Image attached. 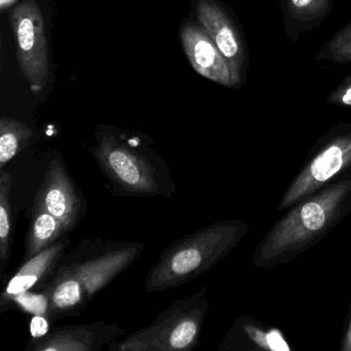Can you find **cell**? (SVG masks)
Masks as SVG:
<instances>
[{
	"label": "cell",
	"instance_id": "cell-9",
	"mask_svg": "<svg viewBox=\"0 0 351 351\" xmlns=\"http://www.w3.org/2000/svg\"><path fill=\"white\" fill-rule=\"evenodd\" d=\"M124 328L104 320L92 324H66L53 326L40 338L30 339L27 351H100L118 340Z\"/></svg>",
	"mask_w": 351,
	"mask_h": 351
},
{
	"label": "cell",
	"instance_id": "cell-20",
	"mask_svg": "<svg viewBox=\"0 0 351 351\" xmlns=\"http://www.w3.org/2000/svg\"><path fill=\"white\" fill-rule=\"evenodd\" d=\"M342 102L346 106H351V87L347 90L346 93L343 95Z\"/></svg>",
	"mask_w": 351,
	"mask_h": 351
},
{
	"label": "cell",
	"instance_id": "cell-8",
	"mask_svg": "<svg viewBox=\"0 0 351 351\" xmlns=\"http://www.w3.org/2000/svg\"><path fill=\"white\" fill-rule=\"evenodd\" d=\"M34 202L44 206L62 223L67 233L75 231L87 211V200L63 163L53 159Z\"/></svg>",
	"mask_w": 351,
	"mask_h": 351
},
{
	"label": "cell",
	"instance_id": "cell-3",
	"mask_svg": "<svg viewBox=\"0 0 351 351\" xmlns=\"http://www.w3.org/2000/svg\"><path fill=\"white\" fill-rule=\"evenodd\" d=\"M245 231L246 226L241 221L229 219L178 238L149 269L145 291H168L198 278L223 261Z\"/></svg>",
	"mask_w": 351,
	"mask_h": 351
},
{
	"label": "cell",
	"instance_id": "cell-14",
	"mask_svg": "<svg viewBox=\"0 0 351 351\" xmlns=\"http://www.w3.org/2000/svg\"><path fill=\"white\" fill-rule=\"evenodd\" d=\"M13 178L5 169H0V269L5 270L10 262L13 246L14 223L11 191Z\"/></svg>",
	"mask_w": 351,
	"mask_h": 351
},
{
	"label": "cell",
	"instance_id": "cell-6",
	"mask_svg": "<svg viewBox=\"0 0 351 351\" xmlns=\"http://www.w3.org/2000/svg\"><path fill=\"white\" fill-rule=\"evenodd\" d=\"M18 64L30 90L38 95L48 84L50 57L44 17L36 0H22L11 13Z\"/></svg>",
	"mask_w": 351,
	"mask_h": 351
},
{
	"label": "cell",
	"instance_id": "cell-2",
	"mask_svg": "<svg viewBox=\"0 0 351 351\" xmlns=\"http://www.w3.org/2000/svg\"><path fill=\"white\" fill-rule=\"evenodd\" d=\"M351 208V178L328 184L295 204L258 244L254 261L275 265L309 247Z\"/></svg>",
	"mask_w": 351,
	"mask_h": 351
},
{
	"label": "cell",
	"instance_id": "cell-13",
	"mask_svg": "<svg viewBox=\"0 0 351 351\" xmlns=\"http://www.w3.org/2000/svg\"><path fill=\"white\" fill-rule=\"evenodd\" d=\"M61 221L44 206L34 202L22 262L30 260L67 236Z\"/></svg>",
	"mask_w": 351,
	"mask_h": 351
},
{
	"label": "cell",
	"instance_id": "cell-17",
	"mask_svg": "<svg viewBox=\"0 0 351 351\" xmlns=\"http://www.w3.org/2000/svg\"><path fill=\"white\" fill-rule=\"evenodd\" d=\"M53 324L46 316L34 315L30 322V332L32 338L36 339L46 336L51 330Z\"/></svg>",
	"mask_w": 351,
	"mask_h": 351
},
{
	"label": "cell",
	"instance_id": "cell-5",
	"mask_svg": "<svg viewBox=\"0 0 351 351\" xmlns=\"http://www.w3.org/2000/svg\"><path fill=\"white\" fill-rule=\"evenodd\" d=\"M145 252L141 242H117L104 238L82 240L61 258L56 270L67 275L88 303L126 271Z\"/></svg>",
	"mask_w": 351,
	"mask_h": 351
},
{
	"label": "cell",
	"instance_id": "cell-16",
	"mask_svg": "<svg viewBox=\"0 0 351 351\" xmlns=\"http://www.w3.org/2000/svg\"><path fill=\"white\" fill-rule=\"evenodd\" d=\"M0 304H1V308L5 306L7 307L13 306L32 315L46 316L47 318L49 316V295L45 289L24 291Z\"/></svg>",
	"mask_w": 351,
	"mask_h": 351
},
{
	"label": "cell",
	"instance_id": "cell-12",
	"mask_svg": "<svg viewBox=\"0 0 351 351\" xmlns=\"http://www.w3.org/2000/svg\"><path fill=\"white\" fill-rule=\"evenodd\" d=\"M197 16L201 26L210 36L229 65L239 55V44L223 11L211 0H200Z\"/></svg>",
	"mask_w": 351,
	"mask_h": 351
},
{
	"label": "cell",
	"instance_id": "cell-4",
	"mask_svg": "<svg viewBox=\"0 0 351 351\" xmlns=\"http://www.w3.org/2000/svg\"><path fill=\"white\" fill-rule=\"evenodd\" d=\"M208 287L172 303L145 328L108 346L110 351H193L208 312Z\"/></svg>",
	"mask_w": 351,
	"mask_h": 351
},
{
	"label": "cell",
	"instance_id": "cell-1",
	"mask_svg": "<svg viewBox=\"0 0 351 351\" xmlns=\"http://www.w3.org/2000/svg\"><path fill=\"white\" fill-rule=\"evenodd\" d=\"M95 139L90 153L117 195L173 198L171 169L141 137L106 128L97 131Z\"/></svg>",
	"mask_w": 351,
	"mask_h": 351
},
{
	"label": "cell",
	"instance_id": "cell-19",
	"mask_svg": "<svg viewBox=\"0 0 351 351\" xmlns=\"http://www.w3.org/2000/svg\"><path fill=\"white\" fill-rule=\"evenodd\" d=\"M312 0H291V3L295 7L304 8L307 7L308 5L311 3Z\"/></svg>",
	"mask_w": 351,
	"mask_h": 351
},
{
	"label": "cell",
	"instance_id": "cell-11",
	"mask_svg": "<svg viewBox=\"0 0 351 351\" xmlns=\"http://www.w3.org/2000/svg\"><path fill=\"white\" fill-rule=\"evenodd\" d=\"M69 245V239L65 236L34 258L22 262L21 267L16 271L3 289L0 302L5 301L24 291L42 289L54 274Z\"/></svg>",
	"mask_w": 351,
	"mask_h": 351
},
{
	"label": "cell",
	"instance_id": "cell-10",
	"mask_svg": "<svg viewBox=\"0 0 351 351\" xmlns=\"http://www.w3.org/2000/svg\"><path fill=\"white\" fill-rule=\"evenodd\" d=\"M180 40L189 62L196 73L223 85L232 83L231 69L202 26L186 22L180 28Z\"/></svg>",
	"mask_w": 351,
	"mask_h": 351
},
{
	"label": "cell",
	"instance_id": "cell-18",
	"mask_svg": "<svg viewBox=\"0 0 351 351\" xmlns=\"http://www.w3.org/2000/svg\"><path fill=\"white\" fill-rule=\"evenodd\" d=\"M350 316H349V322L347 324L346 330H345L344 339H343L342 350L343 351H351V309Z\"/></svg>",
	"mask_w": 351,
	"mask_h": 351
},
{
	"label": "cell",
	"instance_id": "cell-15",
	"mask_svg": "<svg viewBox=\"0 0 351 351\" xmlns=\"http://www.w3.org/2000/svg\"><path fill=\"white\" fill-rule=\"evenodd\" d=\"M32 128L15 120L1 117L0 119V169H5L16 156L19 155L32 141Z\"/></svg>",
	"mask_w": 351,
	"mask_h": 351
},
{
	"label": "cell",
	"instance_id": "cell-7",
	"mask_svg": "<svg viewBox=\"0 0 351 351\" xmlns=\"http://www.w3.org/2000/svg\"><path fill=\"white\" fill-rule=\"evenodd\" d=\"M351 166V137L328 143L312 156L283 195L278 210L305 200Z\"/></svg>",
	"mask_w": 351,
	"mask_h": 351
}]
</instances>
